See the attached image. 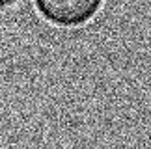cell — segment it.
<instances>
[{"instance_id": "cell-1", "label": "cell", "mask_w": 151, "mask_h": 149, "mask_svg": "<svg viewBox=\"0 0 151 149\" xmlns=\"http://www.w3.org/2000/svg\"><path fill=\"white\" fill-rule=\"evenodd\" d=\"M101 0H36V9L50 24L77 28L101 11Z\"/></svg>"}, {"instance_id": "cell-2", "label": "cell", "mask_w": 151, "mask_h": 149, "mask_svg": "<svg viewBox=\"0 0 151 149\" xmlns=\"http://www.w3.org/2000/svg\"><path fill=\"white\" fill-rule=\"evenodd\" d=\"M13 4H15L13 0H0V9H2V8H11Z\"/></svg>"}]
</instances>
